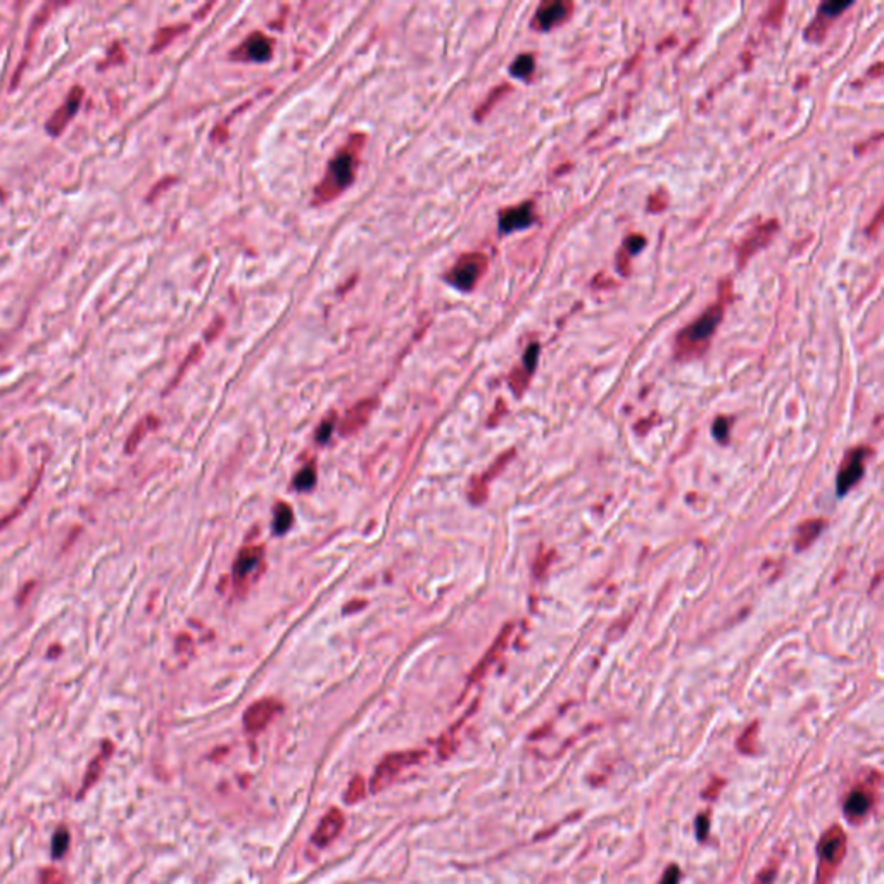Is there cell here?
Returning <instances> with one entry per match:
<instances>
[{
  "label": "cell",
  "instance_id": "6",
  "mask_svg": "<svg viewBox=\"0 0 884 884\" xmlns=\"http://www.w3.org/2000/svg\"><path fill=\"white\" fill-rule=\"evenodd\" d=\"M572 13V3L565 0H551V2H543L536 10L532 26L536 30L548 31L556 24L563 23Z\"/></svg>",
  "mask_w": 884,
  "mask_h": 884
},
{
  "label": "cell",
  "instance_id": "10",
  "mask_svg": "<svg viewBox=\"0 0 884 884\" xmlns=\"http://www.w3.org/2000/svg\"><path fill=\"white\" fill-rule=\"evenodd\" d=\"M263 551L261 546H249L244 548L240 552H238L237 559H235V565H234V580L235 584H242L252 572L256 570V566L261 563Z\"/></svg>",
  "mask_w": 884,
  "mask_h": 884
},
{
  "label": "cell",
  "instance_id": "1",
  "mask_svg": "<svg viewBox=\"0 0 884 884\" xmlns=\"http://www.w3.org/2000/svg\"><path fill=\"white\" fill-rule=\"evenodd\" d=\"M358 167V158L356 151H342L341 154L335 156L329 165V173L323 178V183L320 185L316 194L323 201H330L332 197L347 188L352 183Z\"/></svg>",
  "mask_w": 884,
  "mask_h": 884
},
{
  "label": "cell",
  "instance_id": "14",
  "mask_svg": "<svg viewBox=\"0 0 884 884\" xmlns=\"http://www.w3.org/2000/svg\"><path fill=\"white\" fill-rule=\"evenodd\" d=\"M819 851H821L822 862L837 864L844 853V834H841V830L834 828V830H830L828 836L822 840Z\"/></svg>",
  "mask_w": 884,
  "mask_h": 884
},
{
  "label": "cell",
  "instance_id": "12",
  "mask_svg": "<svg viewBox=\"0 0 884 884\" xmlns=\"http://www.w3.org/2000/svg\"><path fill=\"white\" fill-rule=\"evenodd\" d=\"M373 408H375V401L373 399H368V401H361L351 409V411L345 415V418L342 420V425H341V432L344 436H349V434H354L368 422L370 415H372Z\"/></svg>",
  "mask_w": 884,
  "mask_h": 884
},
{
  "label": "cell",
  "instance_id": "28",
  "mask_svg": "<svg viewBox=\"0 0 884 884\" xmlns=\"http://www.w3.org/2000/svg\"><path fill=\"white\" fill-rule=\"evenodd\" d=\"M677 883H679V869L670 867L669 871L665 872V876H663L662 884H677Z\"/></svg>",
  "mask_w": 884,
  "mask_h": 884
},
{
  "label": "cell",
  "instance_id": "18",
  "mask_svg": "<svg viewBox=\"0 0 884 884\" xmlns=\"http://www.w3.org/2000/svg\"><path fill=\"white\" fill-rule=\"evenodd\" d=\"M292 520H294V513H292V508L287 505V502H278V506L275 508V520H273V529H275L277 534H284L287 532L288 527L292 525Z\"/></svg>",
  "mask_w": 884,
  "mask_h": 884
},
{
  "label": "cell",
  "instance_id": "4",
  "mask_svg": "<svg viewBox=\"0 0 884 884\" xmlns=\"http://www.w3.org/2000/svg\"><path fill=\"white\" fill-rule=\"evenodd\" d=\"M722 315H723V306L722 302H715L714 306L707 309L693 325H689L687 329H684L682 334L679 335V342L680 345L684 347H694L698 344H703L707 342L708 338L714 335L715 329L720 322H722Z\"/></svg>",
  "mask_w": 884,
  "mask_h": 884
},
{
  "label": "cell",
  "instance_id": "20",
  "mask_svg": "<svg viewBox=\"0 0 884 884\" xmlns=\"http://www.w3.org/2000/svg\"><path fill=\"white\" fill-rule=\"evenodd\" d=\"M365 794H366L365 780H363L361 776H356L354 779H352L351 783H349L347 789H345L344 800H345V803H349V805L358 803L359 800H363V798H365Z\"/></svg>",
  "mask_w": 884,
  "mask_h": 884
},
{
  "label": "cell",
  "instance_id": "3",
  "mask_svg": "<svg viewBox=\"0 0 884 884\" xmlns=\"http://www.w3.org/2000/svg\"><path fill=\"white\" fill-rule=\"evenodd\" d=\"M487 268V258L479 252L465 254L458 259L455 268L448 273V281L458 290L468 292L475 287L479 278L484 275Z\"/></svg>",
  "mask_w": 884,
  "mask_h": 884
},
{
  "label": "cell",
  "instance_id": "13",
  "mask_svg": "<svg viewBox=\"0 0 884 884\" xmlns=\"http://www.w3.org/2000/svg\"><path fill=\"white\" fill-rule=\"evenodd\" d=\"M864 455H865L864 451L855 452L850 465H848L846 468L841 470L840 475H837L836 487H837V494H840V496L846 494L848 491H850V487L853 486V484L860 479L862 473H864V465H862V458H864Z\"/></svg>",
  "mask_w": 884,
  "mask_h": 884
},
{
  "label": "cell",
  "instance_id": "26",
  "mask_svg": "<svg viewBox=\"0 0 884 884\" xmlns=\"http://www.w3.org/2000/svg\"><path fill=\"white\" fill-rule=\"evenodd\" d=\"M646 245V238L641 237V235H630L629 238L625 240V249L630 252V254H637L641 252V249Z\"/></svg>",
  "mask_w": 884,
  "mask_h": 884
},
{
  "label": "cell",
  "instance_id": "23",
  "mask_svg": "<svg viewBox=\"0 0 884 884\" xmlns=\"http://www.w3.org/2000/svg\"><path fill=\"white\" fill-rule=\"evenodd\" d=\"M315 484H316V470H315V466H313V465H309V466H306V468H302L301 472L297 473V477H295V480H294V486L297 487L299 491L311 489V487L315 486Z\"/></svg>",
  "mask_w": 884,
  "mask_h": 884
},
{
  "label": "cell",
  "instance_id": "21",
  "mask_svg": "<svg viewBox=\"0 0 884 884\" xmlns=\"http://www.w3.org/2000/svg\"><path fill=\"white\" fill-rule=\"evenodd\" d=\"M69 830L66 828H59L52 836V857L63 858L69 848Z\"/></svg>",
  "mask_w": 884,
  "mask_h": 884
},
{
  "label": "cell",
  "instance_id": "24",
  "mask_svg": "<svg viewBox=\"0 0 884 884\" xmlns=\"http://www.w3.org/2000/svg\"><path fill=\"white\" fill-rule=\"evenodd\" d=\"M40 883L42 884H67V878L59 872L57 869H44L40 874Z\"/></svg>",
  "mask_w": 884,
  "mask_h": 884
},
{
  "label": "cell",
  "instance_id": "17",
  "mask_svg": "<svg viewBox=\"0 0 884 884\" xmlns=\"http://www.w3.org/2000/svg\"><path fill=\"white\" fill-rule=\"evenodd\" d=\"M534 67H536L534 57L530 54H522L513 60V64L509 66V73L515 78H520V80H527L534 73Z\"/></svg>",
  "mask_w": 884,
  "mask_h": 884
},
{
  "label": "cell",
  "instance_id": "5",
  "mask_svg": "<svg viewBox=\"0 0 884 884\" xmlns=\"http://www.w3.org/2000/svg\"><path fill=\"white\" fill-rule=\"evenodd\" d=\"M281 712V703L280 701L273 700V698H265V700H259L256 703H252L251 707L245 710L244 714V727L247 732H259V730L265 729L273 719L277 717L278 714Z\"/></svg>",
  "mask_w": 884,
  "mask_h": 884
},
{
  "label": "cell",
  "instance_id": "16",
  "mask_svg": "<svg viewBox=\"0 0 884 884\" xmlns=\"http://www.w3.org/2000/svg\"><path fill=\"white\" fill-rule=\"evenodd\" d=\"M869 807H871V798L864 793V791H857L855 789L853 793L848 796L846 805H844V812L850 819L855 817H862V815L867 814Z\"/></svg>",
  "mask_w": 884,
  "mask_h": 884
},
{
  "label": "cell",
  "instance_id": "15",
  "mask_svg": "<svg viewBox=\"0 0 884 884\" xmlns=\"http://www.w3.org/2000/svg\"><path fill=\"white\" fill-rule=\"evenodd\" d=\"M110 755H113V744L106 741V743L102 744L101 753H99L97 757H95L94 760L90 762V765H88L87 774H85V779H83V783H81V791H80V794H78V798H80L81 794L87 793V791L90 789V787L94 786L95 783H97V779L101 777L102 769H104L106 762L109 760Z\"/></svg>",
  "mask_w": 884,
  "mask_h": 884
},
{
  "label": "cell",
  "instance_id": "8",
  "mask_svg": "<svg viewBox=\"0 0 884 884\" xmlns=\"http://www.w3.org/2000/svg\"><path fill=\"white\" fill-rule=\"evenodd\" d=\"M344 824H345L344 814H342L338 808H332V810H329V814L320 821V824L316 826L315 833H313L311 836V843L320 848L329 846L332 841H334L335 837L342 833Z\"/></svg>",
  "mask_w": 884,
  "mask_h": 884
},
{
  "label": "cell",
  "instance_id": "2",
  "mask_svg": "<svg viewBox=\"0 0 884 884\" xmlns=\"http://www.w3.org/2000/svg\"><path fill=\"white\" fill-rule=\"evenodd\" d=\"M425 757V751L422 750H409V751H398V753H391L377 765L375 772H373L372 780H370V789L372 793H379V791L386 789L388 784L399 776V772H402L404 769L411 767V765L418 764L422 758Z\"/></svg>",
  "mask_w": 884,
  "mask_h": 884
},
{
  "label": "cell",
  "instance_id": "22",
  "mask_svg": "<svg viewBox=\"0 0 884 884\" xmlns=\"http://www.w3.org/2000/svg\"><path fill=\"white\" fill-rule=\"evenodd\" d=\"M853 2H824L819 7V19H834L844 10L850 9Z\"/></svg>",
  "mask_w": 884,
  "mask_h": 884
},
{
  "label": "cell",
  "instance_id": "27",
  "mask_svg": "<svg viewBox=\"0 0 884 884\" xmlns=\"http://www.w3.org/2000/svg\"><path fill=\"white\" fill-rule=\"evenodd\" d=\"M727 434H729V423H727V420H723V418L715 420L714 436L717 437V439L723 441L727 437Z\"/></svg>",
  "mask_w": 884,
  "mask_h": 884
},
{
  "label": "cell",
  "instance_id": "7",
  "mask_svg": "<svg viewBox=\"0 0 884 884\" xmlns=\"http://www.w3.org/2000/svg\"><path fill=\"white\" fill-rule=\"evenodd\" d=\"M534 204L532 202H523V204L515 206V208L505 209L499 215V231L501 234H511V231L523 230L529 228L534 223Z\"/></svg>",
  "mask_w": 884,
  "mask_h": 884
},
{
  "label": "cell",
  "instance_id": "19",
  "mask_svg": "<svg viewBox=\"0 0 884 884\" xmlns=\"http://www.w3.org/2000/svg\"><path fill=\"white\" fill-rule=\"evenodd\" d=\"M156 425H158V420H156L154 416H149V418H145V420H142V422H138V425L135 427L133 432H131V436H130V439H128V442H126V452H133L135 448L138 445V442H140L142 437H144V434L147 432V430L154 429Z\"/></svg>",
  "mask_w": 884,
  "mask_h": 884
},
{
  "label": "cell",
  "instance_id": "25",
  "mask_svg": "<svg viewBox=\"0 0 884 884\" xmlns=\"http://www.w3.org/2000/svg\"><path fill=\"white\" fill-rule=\"evenodd\" d=\"M537 358H539V344H530L525 354H523V365H525L529 373H532L534 368H536Z\"/></svg>",
  "mask_w": 884,
  "mask_h": 884
},
{
  "label": "cell",
  "instance_id": "9",
  "mask_svg": "<svg viewBox=\"0 0 884 884\" xmlns=\"http://www.w3.org/2000/svg\"><path fill=\"white\" fill-rule=\"evenodd\" d=\"M81 97H83V90L80 87H74L73 92L67 95V101L60 106L59 109L52 114L51 120L47 121V130L51 135H59L60 131L66 128V124L69 123L71 117L76 114L78 106H80Z\"/></svg>",
  "mask_w": 884,
  "mask_h": 884
},
{
  "label": "cell",
  "instance_id": "11",
  "mask_svg": "<svg viewBox=\"0 0 884 884\" xmlns=\"http://www.w3.org/2000/svg\"><path fill=\"white\" fill-rule=\"evenodd\" d=\"M240 57L245 60H254V63H265L272 57L273 52V44L272 40L265 37L261 33H254L244 42V45L240 47Z\"/></svg>",
  "mask_w": 884,
  "mask_h": 884
},
{
  "label": "cell",
  "instance_id": "29",
  "mask_svg": "<svg viewBox=\"0 0 884 884\" xmlns=\"http://www.w3.org/2000/svg\"><path fill=\"white\" fill-rule=\"evenodd\" d=\"M332 429H334V425H332L330 422H323L322 427H320V430H318V441L320 442L329 441V437H330V434H332Z\"/></svg>",
  "mask_w": 884,
  "mask_h": 884
}]
</instances>
